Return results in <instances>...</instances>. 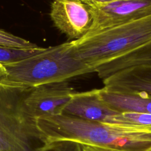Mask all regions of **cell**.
I'll use <instances>...</instances> for the list:
<instances>
[{"mask_svg":"<svg viewBox=\"0 0 151 151\" xmlns=\"http://www.w3.org/2000/svg\"><path fill=\"white\" fill-rule=\"evenodd\" d=\"M42 136L38 151L59 142L69 141L120 151H151V131L111 125L55 113L35 117Z\"/></svg>","mask_w":151,"mask_h":151,"instance_id":"obj_1","label":"cell"},{"mask_svg":"<svg viewBox=\"0 0 151 151\" xmlns=\"http://www.w3.org/2000/svg\"><path fill=\"white\" fill-rule=\"evenodd\" d=\"M4 66L6 73L1 83L8 91H23L93 73L88 66L76 57L71 41L44 48L37 54Z\"/></svg>","mask_w":151,"mask_h":151,"instance_id":"obj_2","label":"cell"},{"mask_svg":"<svg viewBox=\"0 0 151 151\" xmlns=\"http://www.w3.org/2000/svg\"><path fill=\"white\" fill-rule=\"evenodd\" d=\"M151 40V15L87 34L71 41L76 57L94 73L96 67Z\"/></svg>","mask_w":151,"mask_h":151,"instance_id":"obj_3","label":"cell"},{"mask_svg":"<svg viewBox=\"0 0 151 151\" xmlns=\"http://www.w3.org/2000/svg\"><path fill=\"white\" fill-rule=\"evenodd\" d=\"M42 136L35 117L28 114L18 100L14 104L0 100V151H37Z\"/></svg>","mask_w":151,"mask_h":151,"instance_id":"obj_4","label":"cell"},{"mask_svg":"<svg viewBox=\"0 0 151 151\" xmlns=\"http://www.w3.org/2000/svg\"><path fill=\"white\" fill-rule=\"evenodd\" d=\"M50 15L54 25L70 41L86 35L94 21L90 6L83 0H53Z\"/></svg>","mask_w":151,"mask_h":151,"instance_id":"obj_5","label":"cell"},{"mask_svg":"<svg viewBox=\"0 0 151 151\" xmlns=\"http://www.w3.org/2000/svg\"><path fill=\"white\" fill-rule=\"evenodd\" d=\"M27 91L18 102L28 114L34 117L59 113L76 92L68 81L42 84Z\"/></svg>","mask_w":151,"mask_h":151,"instance_id":"obj_6","label":"cell"},{"mask_svg":"<svg viewBox=\"0 0 151 151\" xmlns=\"http://www.w3.org/2000/svg\"><path fill=\"white\" fill-rule=\"evenodd\" d=\"M88 5L94 16V24L89 33L151 15V0H114L103 4Z\"/></svg>","mask_w":151,"mask_h":151,"instance_id":"obj_7","label":"cell"},{"mask_svg":"<svg viewBox=\"0 0 151 151\" xmlns=\"http://www.w3.org/2000/svg\"><path fill=\"white\" fill-rule=\"evenodd\" d=\"M59 113L84 120L103 123L109 116L119 113L107 106L100 97L99 89L75 92L61 107Z\"/></svg>","mask_w":151,"mask_h":151,"instance_id":"obj_8","label":"cell"},{"mask_svg":"<svg viewBox=\"0 0 151 151\" xmlns=\"http://www.w3.org/2000/svg\"><path fill=\"white\" fill-rule=\"evenodd\" d=\"M104 88L109 91L140 93L151 96V65L129 67L102 80Z\"/></svg>","mask_w":151,"mask_h":151,"instance_id":"obj_9","label":"cell"},{"mask_svg":"<svg viewBox=\"0 0 151 151\" xmlns=\"http://www.w3.org/2000/svg\"><path fill=\"white\" fill-rule=\"evenodd\" d=\"M100 99L113 110L122 112L151 114V96L140 93H128L99 89Z\"/></svg>","mask_w":151,"mask_h":151,"instance_id":"obj_10","label":"cell"},{"mask_svg":"<svg viewBox=\"0 0 151 151\" xmlns=\"http://www.w3.org/2000/svg\"><path fill=\"white\" fill-rule=\"evenodd\" d=\"M109 65L114 72L136 65H151V40L111 60Z\"/></svg>","mask_w":151,"mask_h":151,"instance_id":"obj_11","label":"cell"},{"mask_svg":"<svg viewBox=\"0 0 151 151\" xmlns=\"http://www.w3.org/2000/svg\"><path fill=\"white\" fill-rule=\"evenodd\" d=\"M103 123L151 131V114L130 111L122 112L109 116Z\"/></svg>","mask_w":151,"mask_h":151,"instance_id":"obj_12","label":"cell"},{"mask_svg":"<svg viewBox=\"0 0 151 151\" xmlns=\"http://www.w3.org/2000/svg\"><path fill=\"white\" fill-rule=\"evenodd\" d=\"M44 48H19L0 45V64L8 65L17 63L41 51Z\"/></svg>","mask_w":151,"mask_h":151,"instance_id":"obj_13","label":"cell"},{"mask_svg":"<svg viewBox=\"0 0 151 151\" xmlns=\"http://www.w3.org/2000/svg\"><path fill=\"white\" fill-rule=\"evenodd\" d=\"M0 45L19 48H35L38 47L37 44L1 28Z\"/></svg>","mask_w":151,"mask_h":151,"instance_id":"obj_14","label":"cell"},{"mask_svg":"<svg viewBox=\"0 0 151 151\" xmlns=\"http://www.w3.org/2000/svg\"><path fill=\"white\" fill-rule=\"evenodd\" d=\"M83 145L74 142H62L52 144L43 151H83Z\"/></svg>","mask_w":151,"mask_h":151,"instance_id":"obj_15","label":"cell"},{"mask_svg":"<svg viewBox=\"0 0 151 151\" xmlns=\"http://www.w3.org/2000/svg\"><path fill=\"white\" fill-rule=\"evenodd\" d=\"M83 151H120L119 150L108 148V147H104L100 146H91V145H83Z\"/></svg>","mask_w":151,"mask_h":151,"instance_id":"obj_16","label":"cell"},{"mask_svg":"<svg viewBox=\"0 0 151 151\" xmlns=\"http://www.w3.org/2000/svg\"><path fill=\"white\" fill-rule=\"evenodd\" d=\"M6 71L5 66L0 64V91H8L7 87L1 83V80L5 77V76L6 75Z\"/></svg>","mask_w":151,"mask_h":151,"instance_id":"obj_17","label":"cell"},{"mask_svg":"<svg viewBox=\"0 0 151 151\" xmlns=\"http://www.w3.org/2000/svg\"><path fill=\"white\" fill-rule=\"evenodd\" d=\"M85 3L88 4H103L114 0H83Z\"/></svg>","mask_w":151,"mask_h":151,"instance_id":"obj_18","label":"cell"}]
</instances>
